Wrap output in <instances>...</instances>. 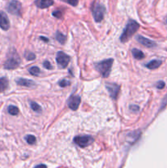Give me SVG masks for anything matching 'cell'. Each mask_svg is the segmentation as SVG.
Masks as SVG:
<instances>
[{
	"label": "cell",
	"mask_w": 167,
	"mask_h": 168,
	"mask_svg": "<svg viewBox=\"0 0 167 168\" xmlns=\"http://www.w3.org/2000/svg\"><path fill=\"white\" fill-rule=\"evenodd\" d=\"M138 28H139V24L136 21L130 20L128 21L126 26H125L121 36H120V41L122 43L127 42L130 38L136 33V31L138 30Z\"/></svg>",
	"instance_id": "1"
},
{
	"label": "cell",
	"mask_w": 167,
	"mask_h": 168,
	"mask_svg": "<svg viewBox=\"0 0 167 168\" xmlns=\"http://www.w3.org/2000/svg\"><path fill=\"white\" fill-rule=\"evenodd\" d=\"M20 63H21L20 57L15 50H13L10 52L9 55L7 57V59L3 65V67L7 70H14L18 67Z\"/></svg>",
	"instance_id": "2"
},
{
	"label": "cell",
	"mask_w": 167,
	"mask_h": 168,
	"mask_svg": "<svg viewBox=\"0 0 167 168\" xmlns=\"http://www.w3.org/2000/svg\"><path fill=\"white\" fill-rule=\"evenodd\" d=\"M112 63H113V59H111V58L103 60L102 62H98L95 65V68L97 69V71L101 74L102 77L106 78L111 72Z\"/></svg>",
	"instance_id": "3"
},
{
	"label": "cell",
	"mask_w": 167,
	"mask_h": 168,
	"mask_svg": "<svg viewBox=\"0 0 167 168\" xmlns=\"http://www.w3.org/2000/svg\"><path fill=\"white\" fill-rule=\"evenodd\" d=\"M92 13L95 21L100 22L103 19L105 14V7L99 3L98 2H95L92 6Z\"/></svg>",
	"instance_id": "4"
},
{
	"label": "cell",
	"mask_w": 167,
	"mask_h": 168,
	"mask_svg": "<svg viewBox=\"0 0 167 168\" xmlns=\"http://www.w3.org/2000/svg\"><path fill=\"white\" fill-rule=\"evenodd\" d=\"M7 12L13 15L21 16V3L17 0H12L8 5L7 6Z\"/></svg>",
	"instance_id": "5"
},
{
	"label": "cell",
	"mask_w": 167,
	"mask_h": 168,
	"mask_svg": "<svg viewBox=\"0 0 167 168\" xmlns=\"http://www.w3.org/2000/svg\"><path fill=\"white\" fill-rule=\"evenodd\" d=\"M74 142L75 144L81 148H85L90 145L93 142V138L90 135H83V136H76L74 138Z\"/></svg>",
	"instance_id": "6"
},
{
	"label": "cell",
	"mask_w": 167,
	"mask_h": 168,
	"mask_svg": "<svg viewBox=\"0 0 167 168\" xmlns=\"http://www.w3.org/2000/svg\"><path fill=\"white\" fill-rule=\"evenodd\" d=\"M56 61L57 62V64L59 65L60 67L65 68L67 67L68 63L71 61V57L69 55L66 54L65 53H63L62 51L58 52L57 53V57H56Z\"/></svg>",
	"instance_id": "7"
},
{
	"label": "cell",
	"mask_w": 167,
	"mask_h": 168,
	"mask_svg": "<svg viewBox=\"0 0 167 168\" xmlns=\"http://www.w3.org/2000/svg\"><path fill=\"white\" fill-rule=\"evenodd\" d=\"M106 89H107L111 99H116L118 94L120 93V86L116 84H114V83H106Z\"/></svg>",
	"instance_id": "8"
},
{
	"label": "cell",
	"mask_w": 167,
	"mask_h": 168,
	"mask_svg": "<svg viewBox=\"0 0 167 168\" xmlns=\"http://www.w3.org/2000/svg\"><path fill=\"white\" fill-rule=\"evenodd\" d=\"M81 103V97L78 95H72L69 98L68 101H67V104L68 107L72 109V110H77V108L80 106Z\"/></svg>",
	"instance_id": "9"
},
{
	"label": "cell",
	"mask_w": 167,
	"mask_h": 168,
	"mask_svg": "<svg viewBox=\"0 0 167 168\" xmlns=\"http://www.w3.org/2000/svg\"><path fill=\"white\" fill-rule=\"evenodd\" d=\"M0 28L3 31H7L10 28V21L6 13L0 11Z\"/></svg>",
	"instance_id": "10"
},
{
	"label": "cell",
	"mask_w": 167,
	"mask_h": 168,
	"mask_svg": "<svg viewBox=\"0 0 167 168\" xmlns=\"http://www.w3.org/2000/svg\"><path fill=\"white\" fill-rule=\"evenodd\" d=\"M136 39L138 43H140L142 45L147 47V48H153V47H155L156 45L154 41H152V40H151L149 39H147V38L143 37L142 35H138L136 37Z\"/></svg>",
	"instance_id": "11"
},
{
	"label": "cell",
	"mask_w": 167,
	"mask_h": 168,
	"mask_svg": "<svg viewBox=\"0 0 167 168\" xmlns=\"http://www.w3.org/2000/svg\"><path fill=\"white\" fill-rule=\"evenodd\" d=\"M17 84L21 86H25V87H34L35 86V81L28 80V79H24V78H19L16 80Z\"/></svg>",
	"instance_id": "12"
},
{
	"label": "cell",
	"mask_w": 167,
	"mask_h": 168,
	"mask_svg": "<svg viewBox=\"0 0 167 168\" xmlns=\"http://www.w3.org/2000/svg\"><path fill=\"white\" fill-rule=\"evenodd\" d=\"M35 5L39 8H48L53 4V0H35Z\"/></svg>",
	"instance_id": "13"
},
{
	"label": "cell",
	"mask_w": 167,
	"mask_h": 168,
	"mask_svg": "<svg viewBox=\"0 0 167 168\" xmlns=\"http://www.w3.org/2000/svg\"><path fill=\"white\" fill-rule=\"evenodd\" d=\"M161 60H157V59H155V60H152L151 62H149L148 63L146 64V67H148L150 70H154V69L158 68L161 65Z\"/></svg>",
	"instance_id": "14"
},
{
	"label": "cell",
	"mask_w": 167,
	"mask_h": 168,
	"mask_svg": "<svg viewBox=\"0 0 167 168\" xmlns=\"http://www.w3.org/2000/svg\"><path fill=\"white\" fill-rule=\"evenodd\" d=\"M8 87V79L3 76L0 78V93L5 91Z\"/></svg>",
	"instance_id": "15"
},
{
	"label": "cell",
	"mask_w": 167,
	"mask_h": 168,
	"mask_svg": "<svg viewBox=\"0 0 167 168\" xmlns=\"http://www.w3.org/2000/svg\"><path fill=\"white\" fill-rule=\"evenodd\" d=\"M132 54L134 57V58H136L138 60H141L144 57V53L141 50L137 49H134L132 50Z\"/></svg>",
	"instance_id": "16"
},
{
	"label": "cell",
	"mask_w": 167,
	"mask_h": 168,
	"mask_svg": "<svg viewBox=\"0 0 167 168\" xmlns=\"http://www.w3.org/2000/svg\"><path fill=\"white\" fill-rule=\"evenodd\" d=\"M66 36L61 33L60 31H57V33H56V39L60 43V44H64L65 42H66Z\"/></svg>",
	"instance_id": "17"
},
{
	"label": "cell",
	"mask_w": 167,
	"mask_h": 168,
	"mask_svg": "<svg viewBox=\"0 0 167 168\" xmlns=\"http://www.w3.org/2000/svg\"><path fill=\"white\" fill-rule=\"evenodd\" d=\"M7 111H8V113L13 115V116H16L19 113V109L17 107L14 106V105H10V106L7 107Z\"/></svg>",
	"instance_id": "18"
},
{
	"label": "cell",
	"mask_w": 167,
	"mask_h": 168,
	"mask_svg": "<svg viewBox=\"0 0 167 168\" xmlns=\"http://www.w3.org/2000/svg\"><path fill=\"white\" fill-rule=\"evenodd\" d=\"M29 72L31 73L32 75L37 76L38 75H39L40 73V70L37 67H32L31 68H29Z\"/></svg>",
	"instance_id": "19"
},
{
	"label": "cell",
	"mask_w": 167,
	"mask_h": 168,
	"mask_svg": "<svg viewBox=\"0 0 167 168\" xmlns=\"http://www.w3.org/2000/svg\"><path fill=\"white\" fill-rule=\"evenodd\" d=\"M25 139V140H26V142L29 143V144H34V143H35V142H36V138L35 137L34 135H26Z\"/></svg>",
	"instance_id": "20"
},
{
	"label": "cell",
	"mask_w": 167,
	"mask_h": 168,
	"mask_svg": "<svg viewBox=\"0 0 167 168\" xmlns=\"http://www.w3.org/2000/svg\"><path fill=\"white\" fill-rule=\"evenodd\" d=\"M31 108L33 109V111H35V112H40L41 111H42V108H41V107L39 106L38 103H35V102H31Z\"/></svg>",
	"instance_id": "21"
},
{
	"label": "cell",
	"mask_w": 167,
	"mask_h": 168,
	"mask_svg": "<svg viewBox=\"0 0 167 168\" xmlns=\"http://www.w3.org/2000/svg\"><path fill=\"white\" fill-rule=\"evenodd\" d=\"M25 57L27 60H30V61L35 59V53H31V52H28V51H26L25 53Z\"/></svg>",
	"instance_id": "22"
},
{
	"label": "cell",
	"mask_w": 167,
	"mask_h": 168,
	"mask_svg": "<svg viewBox=\"0 0 167 168\" xmlns=\"http://www.w3.org/2000/svg\"><path fill=\"white\" fill-rule=\"evenodd\" d=\"M70 81H67V80H62V81H60L59 82V85L61 86V87H67V86H68L70 85Z\"/></svg>",
	"instance_id": "23"
},
{
	"label": "cell",
	"mask_w": 167,
	"mask_h": 168,
	"mask_svg": "<svg viewBox=\"0 0 167 168\" xmlns=\"http://www.w3.org/2000/svg\"><path fill=\"white\" fill-rule=\"evenodd\" d=\"M63 1L67 2V3L71 4V6L73 7L77 6V4H78V3H79V0H63Z\"/></svg>",
	"instance_id": "24"
},
{
	"label": "cell",
	"mask_w": 167,
	"mask_h": 168,
	"mask_svg": "<svg viewBox=\"0 0 167 168\" xmlns=\"http://www.w3.org/2000/svg\"><path fill=\"white\" fill-rule=\"evenodd\" d=\"M156 88L157 89H164L165 86H166V84H165V82L164 81H158L157 83H156Z\"/></svg>",
	"instance_id": "25"
},
{
	"label": "cell",
	"mask_w": 167,
	"mask_h": 168,
	"mask_svg": "<svg viewBox=\"0 0 167 168\" xmlns=\"http://www.w3.org/2000/svg\"><path fill=\"white\" fill-rule=\"evenodd\" d=\"M53 15L55 17H57V18H61L62 16V13L60 10H56V11H54V12L53 13Z\"/></svg>",
	"instance_id": "26"
},
{
	"label": "cell",
	"mask_w": 167,
	"mask_h": 168,
	"mask_svg": "<svg viewBox=\"0 0 167 168\" xmlns=\"http://www.w3.org/2000/svg\"><path fill=\"white\" fill-rule=\"evenodd\" d=\"M43 67L46 69H48V70H51L52 67H53L52 65H51V63L49 61H45V62H43Z\"/></svg>",
	"instance_id": "27"
},
{
	"label": "cell",
	"mask_w": 167,
	"mask_h": 168,
	"mask_svg": "<svg viewBox=\"0 0 167 168\" xmlns=\"http://www.w3.org/2000/svg\"><path fill=\"white\" fill-rule=\"evenodd\" d=\"M130 110L134 112H136L139 111V107L136 106V105H130Z\"/></svg>",
	"instance_id": "28"
},
{
	"label": "cell",
	"mask_w": 167,
	"mask_h": 168,
	"mask_svg": "<svg viewBox=\"0 0 167 168\" xmlns=\"http://www.w3.org/2000/svg\"><path fill=\"white\" fill-rule=\"evenodd\" d=\"M41 39H43V40H45V41H49V39H46V38H44L43 36H41V38H40Z\"/></svg>",
	"instance_id": "29"
},
{
	"label": "cell",
	"mask_w": 167,
	"mask_h": 168,
	"mask_svg": "<svg viewBox=\"0 0 167 168\" xmlns=\"http://www.w3.org/2000/svg\"><path fill=\"white\" fill-rule=\"evenodd\" d=\"M36 167H46V166H45V165H43V164H41V165H38V166H36Z\"/></svg>",
	"instance_id": "30"
},
{
	"label": "cell",
	"mask_w": 167,
	"mask_h": 168,
	"mask_svg": "<svg viewBox=\"0 0 167 168\" xmlns=\"http://www.w3.org/2000/svg\"><path fill=\"white\" fill-rule=\"evenodd\" d=\"M166 24H167V19H166Z\"/></svg>",
	"instance_id": "31"
}]
</instances>
